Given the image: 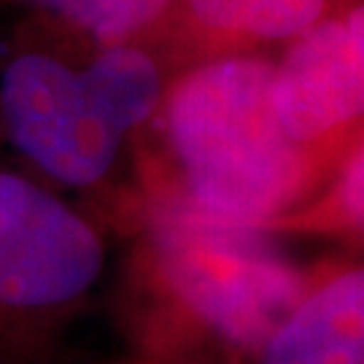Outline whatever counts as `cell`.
Returning a JSON list of instances; mask_svg holds the SVG:
<instances>
[{
	"label": "cell",
	"instance_id": "obj_1",
	"mask_svg": "<svg viewBox=\"0 0 364 364\" xmlns=\"http://www.w3.org/2000/svg\"><path fill=\"white\" fill-rule=\"evenodd\" d=\"M275 60L232 52L170 78L156 111L176 189L170 200L232 227L270 230L311 197L316 154L273 111Z\"/></svg>",
	"mask_w": 364,
	"mask_h": 364
},
{
	"label": "cell",
	"instance_id": "obj_2",
	"mask_svg": "<svg viewBox=\"0 0 364 364\" xmlns=\"http://www.w3.org/2000/svg\"><path fill=\"white\" fill-rule=\"evenodd\" d=\"M151 257L173 302L224 346L254 353L311 281L264 240V230L208 219L159 195Z\"/></svg>",
	"mask_w": 364,
	"mask_h": 364
},
{
	"label": "cell",
	"instance_id": "obj_3",
	"mask_svg": "<svg viewBox=\"0 0 364 364\" xmlns=\"http://www.w3.org/2000/svg\"><path fill=\"white\" fill-rule=\"evenodd\" d=\"M0 119L33 168L73 189L103 181L127 141L92 90L84 60L41 46L16 49L0 68Z\"/></svg>",
	"mask_w": 364,
	"mask_h": 364
},
{
	"label": "cell",
	"instance_id": "obj_4",
	"mask_svg": "<svg viewBox=\"0 0 364 364\" xmlns=\"http://www.w3.org/2000/svg\"><path fill=\"white\" fill-rule=\"evenodd\" d=\"M97 230L25 176L0 170V324L52 318L103 273Z\"/></svg>",
	"mask_w": 364,
	"mask_h": 364
},
{
	"label": "cell",
	"instance_id": "obj_5",
	"mask_svg": "<svg viewBox=\"0 0 364 364\" xmlns=\"http://www.w3.org/2000/svg\"><path fill=\"white\" fill-rule=\"evenodd\" d=\"M273 111L289 138L313 154L359 124L364 111L362 3L332 9L287 41L275 60Z\"/></svg>",
	"mask_w": 364,
	"mask_h": 364
},
{
	"label": "cell",
	"instance_id": "obj_6",
	"mask_svg": "<svg viewBox=\"0 0 364 364\" xmlns=\"http://www.w3.org/2000/svg\"><path fill=\"white\" fill-rule=\"evenodd\" d=\"M257 364H364L362 267L311 284L262 343Z\"/></svg>",
	"mask_w": 364,
	"mask_h": 364
},
{
	"label": "cell",
	"instance_id": "obj_7",
	"mask_svg": "<svg viewBox=\"0 0 364 364\" xmlns=\"http://www.w3.org/2000/svg\"><path fill=\"white\" fill-rule=\"evenodd\" d=\"M335 9V0H170L159 33L181 30L205 57L287 43Z\"/></svg>",
	"mask_w": 364,
	"mask_h": 364
},
{
	"label": "cell",
	"instance_id": "obj_8",
	"mask_svg": "<svg viewBox=\"0 0 364 364\" xmlns=\"http://www.w3.org/2000/svg\"><path fill=\"white\" fill-rule=\"evenodd\" d=\"M25 11L57 38L84 46L159 38L170 0H0Z\"/></svg>",
	"mask_w": 364,
	"mask_h": 364
},
{
	"label": "cell",
	"instance_id": "obj_9",
	"mask_svg": "<svg viewBox=\"0 0 364 364\" xmlns=\"http://www.w3.org/2000/svg\"><path fill=\"white\" fill-rule=\"evenodd\" d=\"M362 146L356 144L332 183V219L348 230L362 227Z\"/></svg>",
	"mask_w": 364,
	"mask_h": 364
}]
</instances>
